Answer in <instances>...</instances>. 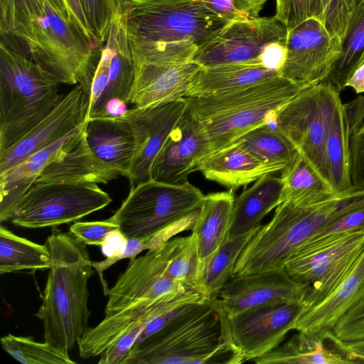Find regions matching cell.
I'll return each instance as SVG.
<instances>
[{
    "label": "cell",
    "mask_w": 364,
    "mask_h": 364,
    "mask_svg": "<svg viewBox=\"0 0 364 364\" xmlns=\"http://www.w3.org/2000/svg\"><path fill=\"white\" fill-rule=\"evenodd\" d=\"M319 8L320 0H276L274 17L289 30L309 18H317Z\"/></svg>",
    "instance_id": "obj_44"
},
{
    "label": "cell",
    "mask_w": 364,
    "mask_h": 364,
    "mask_svg": "<svg viewBox=\"0 0 364 364\" xmlns=\"http://www.w3.org/2000/svg\"><path fill=\"white\" fill-rule=\"evenodd\" d=\"M50 252L48 246L19 237L0 226V274L24 269H50Z\"/></svg>",
    "instance_id": "obj_37"
},
{
    "label": "cell",
    "mask_w": 364,
    "mask_h": 364,
    "mask_svg": "<svg viewBox=\"0 0 364 364\" xmlns=\"http://www.w3.org/2000/svg\"><path fill=\"white\" fill-rule=\"evenodd\" d=\"M284 168L281 166L263 162L239 141L213 153L198 166V171L207 180L233 192L263 176L274 174Z\"/></svg>",
    "instance_id": "obj_24"
},
{
    "label": "cell",
    "mask_w": 364,
    "mask_h": 364,
    "mask_svg": "<svg viewBox=\"0 0 364 364\" xmlns=\"http://www.w3.org/2000/svg\"><path fill=\"white\" fill-rule=\"evenodd\" d=\"M343 342L364 339V301L346 314L332 330Z\"/></svg>",
    "instance_id": "obj_47"
},
{
    "label": "cell",
    "mask_w": 364,
    "mask_h": 364,
    "mask_svg": "<svg viewBox=\"0 0 364 364\" xmlns=\"http://www.w3.org/2000/svg\"><path fill=\"white\" fill-rule=\"evenodd\" d=\"M279 76L277 70L259 61L201 67L194 75L186 97L221 95Z\"/></svg>",
    "instance_id": "obj_26"
},
{
    "label": "cell",
    "mask_w": 364,
    "mask_h": 364,
    "mask_svg": "<svg viewBox=\"0 0 364 364\" xmlns=\"http://www.w3.org/2000/svg\"><path fill=\"white\" fill-rule=\"evenodd\" d=\"M89 96L77 85L27 134L0 152V174L65 137L88 119Z\"/></svg>",
    "instance_id": "obj_18"
},
{
    "label": "cell",
    "mask_w": 364,
    "mask_h": 364,
    "mask_svg": "<svg viewBox=\"0 0 364 364\" xmlns=\"http://www.w3.org/2000/svg\"><path fill=\"white\" fill-rule=\"evenodd\" d=\"M364 250V230L304 243L287 259L284 270L304 289L302 310L325 299L341 282Z\"/></svg>",
    "instance_id": "obj_9"
},
{
    "label": "cell",
    "mask_w": 364,
    "mask_h": 364,
    "mask_svg": "<svg viewBox=\"0 0 364 364\" xmlns=\"http://www.w3.org/2000/svg\"><path fill=\"white\" fill-rule=\"evenodd\" d=\"M127 102L118 97L109 99L105 103L102 112L97 117L119 118L127 112Z\"/></svg>",
    "instance_id": "obj_50"
},
{
    "label": "cell",
    "mask_w": 364,
    "mask_h": 364,
    "mask_svg": "<svg viewBox=\"0 0 364 364\" xmlns=\"http://www.w3.org/2000/svg\"><path fill=\"white\" fill-rule=\"evenodd\" d=\"M338 93L325 82L308 85L277 112L274 122L331 188L326 141L331 110Z\"/></svg>",
    "instance_id": "obj_10"
},
{
    "label": "cell",
    "mask_w": 364,
    "mask_h": 364,
    "mask_svg": "<svg viewBox=\"0 0 364 364\" xmlns=\"http://www.w3.org/2000/svg\"><path fill=\"white\" fill-rule=\"evenodd\" d=\"M205 300L197 291L188 290L158 301H139L106 315L99 324L89 328L79 341V355L84 359L100 355L118 338L141 323L152 321L181 306Z\"/></svg>",
    "instance_id": "obj_19"
},
{
    "label": "cell",
    "mask_w": 364,
    "mask_h": 364,
    "mask_svg": "<svg viewBox=\"0 0 364 364\" xmlns=\"http://www.w3.org/2000/svg\"><path fill=\"white\" fill-rule=\"evenodd\" d=\"M213 301L178 315L132 350L122 364H239Z\"/></svg>",
    "instance_id": "obj_4"
},
{
    "label": "cell",
    "mask_w": 364,
    "mask_h": 364,
    "mask_svg": "<svg viewBox=\"0 0 364 364\" xmlns=\"http://www.w3.org/2000/svg\"><path fill=\"white\" fill-rule=\"evenodd\" d=\"M205 6L229 22L253 20L259 17L268 0H203Z\"/></svg>",
    "instance_id": "obj_43"
},
{
    "label": "cell",
    "mask_w": 364,
    "mask_h": 364,
    "mask_svg": "<svg viewBox=\"0 0 364 364\" xmlns=\"http://www.w3.org/2000/svg\"><path fill=\"white\" fill-rule=\"evenodd\" d=\"M187 109L184 98L151 107H133L122 117L130 125L134 137L133 155L125 175L132 187L150 179L155 158Z\"/></svg>",
    "instance_id": "obj_16"
},
{
    "label": "cell",
    "mask_w": 364,
    "mask_h": 364,
    "mask_svg": "<svg viewBox=\"0 0 364 364\" xmlns=\"http://www.w3.org/2000/svg\"><path fill=\"white\" fill-rule=\"evenodd\" d=\"M346 0H320L318 18L328 31L343 39L351 15Z\"/></svg>",
    "instance_id": "obj_45"
},
{
    "label": "cell",
    "mask_w": 364,
    "mask_h": 364,
    "mask_svg": "<svg viewBox=\"0 0 364 364\" xmlns=\"http://www.w3.org/2000/svg\"><path fill=\"white\" fill-rule=\"evenodd\" d=\"M78 127L57 142L31 154L21 163L0 174L1 223L11 220L14 207L18 200L55 158Z\"/></svg>",
    "instance_id": "obj_30"
},
{
    "label": "cell",
    "mask_w": 364,
    "mask_h": 364,
    "mask_svg": "<svg viewBox=\"0 0 364 364\" xmlns=\"http://www.w3.org/2000/svg\"><path fill=\"white\" fill-rule=\"evenodd\" d=\"M303 287L284 269L232 277L220 291L216 306L227 318L262 305L301 301Z\"/></svg>",
    "instance_id": "obj_20"
},
{
    "label": "cell",
    "mask_w": 364,
    "mask_h": 364,
    "mask_svg": "<svg viewBox=\"0 0 364 364\" xmlns=\"http://www.w3.org/2000/svg\"><path fill=\"white\" fill-rule=\"evenodd\" d=\"M360 2H364V0H358V4Z\"/></svg>",
    "instance_id": "obj_54"
},
{
    "label": "cell",
    "mask_w": 364,
    "mask_h": 364,
    "mask_svg": "<svg viewBox=\"0 0 364 364\" xmlns=\"http://www.w3.org/2000/svg\"><path fill=\"white\" fill-rule=\"evenodd\" d=\"M104 43L110 53L109 83L102 98L89 112L88 119L97 117L102 112L105 103L110 98L118 97L127 102L133 84L134 62L124 23L120 14L113 21Z\"/></svg>",
    "instance_id": "obj_31"
},
{
    "label": "cell",
    "mask_w": 364,
    "mask_h": 364,
    "mask_svg": "<svg viewBox=\"0 0 364 364\" xmlns=\"http://www.w3.org/2000/svg\"><path fill=\"white\" fill-rule=\"evenodd\" d=\"M116 230H119V226L110 218L100 221L76 222L70 228V233L80 242L87 245L100 247Z\"/></svg>",
    "instance_id": "obj_46"
},
{
    "label": "cell",
    "mask_w": 364,
    "mask_h": 364,
    "mask_svg": "<svg viewBox=\"0 0 364 364\" xmlns=\"http://www.w3.org/2000/svg\"><path fill=\"white\" fill-rule=\"evenodd\" d=\"M317 333L298 331L286 343L253 360L257 364L353 363L340 350L332 331Z\"/></svg>",
    "instance_id": "obj_27"
},
{
    "label": "cell",
    "mask_w": 364,
    "mask_h": 364,
    "mask_svg": "<svg viewBox=\"0 0 364 364\" xmlns=\"http://www.w3.org/2000/svg\"><path fill=\"white\" fill-rule=\"evenodd\" d=\"M334 341L353 363H364V339L352 342H343L334 336Z\"/></svg>",
    "instance_id": "obj_49"
},
{
    "label": "cell",
    "mask_w": 364,
    "mask_h": 364,
    "mask_svg": "<svg viewBox=\"0 0 364 364\" xmlns=\"http://www.w3.org/2000/svg\"><path fill=\"white\" fill-rule=\"evenodd\" d=\"M3 349L23 364H73L68 351L55 348L47 342L36 341L31 336L8 334L1 337Z\"/></svg>",
    "instance_id": "obj_40"
},
{
    "label": "cell",
    "mask_w": 364,
    "mask_h": 364,
    "mask_svg": "<svg viewBox=\"0 0 364 364\" xmlns=\"http://www.w3.org/2000/svg\"><path fill=\"white\" fill-rule=\"evenodd\" d=\"M346 87H350L360 94L364 93V63L360 66L346 84Z\"/></svg>",
    "instance_id": "obj_52"
},
{
    "label": "cell",
    "mask_w": 364,
    "mask_h": 364,
    "mask_svg": "<svg viewBox=\"0 0 364 364\" xmlns=\"http://www.w3.org/2000/svg\"><path fill=\"white\" fill-rule=\"evenodd\" d=\"M112 202L95 183H33L18 200L11 222L26 228L77 221Z\"/></svg>",
    "instance_id": "obj_11"
},
{
    "label": "cell",
    "mask_w": 364,
    "mask_h": 364,
    "mask_svg": "<svg viewBox=\"0 0 364 364\" xmlns=\"http://www.w3.org/2000/svg\"><path fill=\"white\" fill-rule=\"evenodd\" d=\"M204 196L189 181L171 184L150 178L132 187L110 218L127 238L153 240L159 247L192 229Z\"/></svg>",
    "instance_id": "obj_7"
},
{
    "label": "cell",
    "mask_w": 364,
    "mask_h": 364,
    "mask_svg": "<svg viewBox=\"0 0 364 364\" xmlns=\"http://www.w3.org/2000/svg\"><path fill=\"white\" fill-rule=\"evenodd\" d=\"M120 15L134 63L192 61L230 23L203 0H122Z\"/></svg>",
    "instance_id": "obj_1"
},
{
    "label": "cell",
    "mask_w": 364,
    "mask_h": 364,
    "mask_svg": "<svg viewBox=\"0 0 364 364\" xmlns=\"http://www.w3.org/2000/svg\"><path fill=\"white\" fill-rule=\"evenodd\" d=\"M261 226V225H260ZM260 226L229 240L206 262L198 282V292L206 300L213 301L232 276L243 249Z\"/></svg>",
    "instance_id": "obj_35"
},
{
    "label": "cell",
    "mask_w": 364,
    "mask_h": 364,
    "mask_svg": "<svg viewBox=\"0 0 364 364\" xmlns=\"http://www.w3.org/2000/svg\"><path fill=\"white\" fill-rule=\"evenodd\" d=\"M193 290L173 280L169 273L166 242L130 260L126 270L109 289L105 315L118 311L139 301H158L168 295Z\"/></svg>",
    "instance_id": "obj_14"
},
{
    "label": "cell",
    "mask_w": 364,
    "mask_h": 364,
    "mask_svg": "<svg viewBox=\"0 0 364 364\" xmlns=\"http://www.w3.org/2000/svg\"><path fill=\"white\" fill-rule=\"evenodd\" d=\"M212 154L210 139L188 108L168 135L155 158L150 178L171 184L188 182L201 161Z\"/></svg>",
    "instance_id": "obj_17"
},
{
    "label": "cell",
    "mask_w": 364,
    "mask_h": 364,
    "mask_svg": "<svg viewBox=\"0 0 364 364\" xmlns=\"http://www.w3.org/2000/svg\"><path fill=\"white\" fill-rule=\"evenodd\" d=\"M42 13V0H0L1 42L26 55L33 23Z\"/></svg>",
    "instance_id": "obj_34"
},
{
    "label": "cell",
    "mask_w": 364,
    "mask_h": 364,
    "mask_svg": "<svg viewBox=\"0 0 364 364\" xmlns=\"http://www.w3.org/2000/svg\"><path fill=\"white\" fill-rule=\"evenodd\" d=\"M85 136L93 153L125 176L134 151V137L129 123L122 117L89 118Z\"/></svg>",
    "instance_id": "obj_28"
},
{
    "label": "cell",
    "mask_w": 364,
    "mask_h": 364,
    "mask_svg": "<svg viewBox=\"0 0 364 364\" xmlns=\"http://www.w3.org/2000/svg\"><path fill=\"white\" fill-rule=\"evenodd\" d=\"M287 28L273 17L230 23L214 40L200 48L192 61L201 67L262 62L266 49L286 43Z\"/></svg>",
    "instance_id": "obj_15"
},
{
    "label": "cell",
    "mask_w": 364,
    "mask_h": 364,
    "mask_svg": "<svg viewBox=\"0 0 364 364\" xmlns=\"http://www.w3.org/2000/svg\"><path fill=\"white\" fill-rule=\"evenodd\" d=\"M235 199V192L229 190L210 193L203 199L191 229L198 245L200 274L206 262L230 238Z\"/></svg>",
    "instance_id": "obj_25"
},
{
    "label": "cell",
    "mask_w": 364,
    "mask_h": 364,
    "mask_svg": "<svg viewBox=\"0 0 364 364\" xmlns=\"http://www.w3.org/2000/svg\"><path fill=\"white\" fill-rule=\"evenodd\" d=\"M306 86L279 76L230 92L185 99L203 127L213 154L274 122L277 112Z\"/></svg>",
    "instance_id": "obj_3"
},
{
    "label": "cell",
    "mask_w": 364,
    "mask_h": 364,
    "mask_svg": "<svg viewBox=\"0 0 364 364\" xmlns=\"http://www.w3.org/2000/svg\"><path fill=\"white\" fill-rule=\"evenodd\" d=\"M45 244L51 265L36 316L43 321L45 341L69 351L89 328L87 282L93 267L85 244L71 233L53 227Z\"/></svg>",
    "instance_id": "obj_2"
},
{
    "label": "cell",
    "mask_w": 364,
    "mask_h": 364,
    "mask_svg": "<svg viewBox=\"0 0 364 364\" xmlns=\"http://www.w3.org/2000/svg\"><path fill=\"white\" fill-rule=\"evenodd\" d=\"M364 63V2L353 9L341 41V53L324 81L340 92L355 70Z\"/></svg>",
    "instance_id": "obj_36"
},
{
    "label": "cell",
    "mask_w": 364,
    "mask_h": 364,
    "mask_svg": "<svg viewBox=\"0 0 364 364\" xmlns=\"http://www.w3.org/2000/svg\"><path fill=\"white\" fill-rule=\"evenodd\" d=\"M127 237L119 230L113 231L107 237L105 243L101 246L103 254L107 257L117 253L122 248Z\"/></svg>",
    "instance_id": "obj_51"
},
{
    "label": "cell",
    "mask_w": 364,
    "mask_h": 364,
    "mask_svg": "<svg viewBox=\"0 0 364 364\" xmlns=\"http://www.w3.org/2000/svg\"><path fill=\"white\" fill-rule=\"evenodd\" d=\"M349 142L351 193L364 192V95L344 104Z\"/></svg>",
    "instance_id": "obj_39"
},
{
    "label": "cell",
    "mask_w": 364,
    "mask_h": 364,
    "mask_svg": "<svg viewBox=\"0 0 364 364\" xmlns=\"http://www.w3.org/2000/svg\"><path fill=\"white\" fill-rule=\"evenodd\" d=\"M237 141L263 162L284 168L299 155L289 139L274 124L261 125Z\"/></svg>",
    "instance_id": "obj_38"
},
{
    "label": "cell",
    "mask_w": 364,
    "mask_h": 364,
    "mask_svg": "<svg viewBox=\"0 0 364 364\" xmlns=\"http://www.w3.org/2000/svg\"><path fill=\"white\" fill-rule=\"evenodd\" d=\"M326 153L331 186L333 193L346 196L351 193L350 179V154L348 125L340 93L334 100L331 110Z\"/></svg>",
    "instance_id": "obj_32"
},
{
    "label": "cell",
    "mask_w": 364,
    "mask_h": 364,
    "mask_svg": "<svg viewBox=\"0 0 364 364\" xmlns=\"http://www.w3.org/2000/svg\"><path fill=\"white\" fill-rule=\"evenodd\" d=\"M63 2L73 27L88 44L96 49L100 44L88 23L80 0H63Z\"/></svg>",
    "instance_id": "obj_48"
},
{
    "label": "cell",
    "mask_w": 364,
    "mask_h": 364,
    "mask_svg": "<svg viewBox=\"0 0 364 364\" xmlns=\"http://www.w3.org/2000/svg\"><path fill=\"white\" fill-rule=\"evenodd\" d=\"M43 13L33 26L26 55L53 74L61 84L78 83L90 96L99 50L69 21L63 0H42Z\"/></svg>",
    "instance_id": "obj_8"
},
{
    "label": "cell",
    "mask_w": 364,
    "mask_h": 364,
    "mask_svg": "<svg viewBox=\"0 0 364 364\" xmlns=\"http://www.w3.org/2000/svg\"><path fill=\"white\" fill-rule=\"evenodd\" d=\"M282 181L273 174L262 176L235 199L230 237L260 226L262 219L281 203Z\"/></svg>",
    "instance_id": "obj_29"
},
{
    "label": "cell",
    "mask_w": 364,
    "mask_h": 364,
    "mask_svg": "<svg viewBox=\"0 0 364 364\" xmlns=\"http://www.w3.org/2000/svg\"><path fill=\"white\" fill-rule=\"evenodd\" d=\"M302 307L301 301L276 302L229 318L217 309L226 340L245 362L253 361L277 348L294 330Z\"/></svg>",
    "instance_id": "obj_12"
},
{
    "label": "cell",
    "mask_w": 364,
    "mask_h": 364,
    "mask_svg": "<svg viewBox=\"0 0 364 364\" xmlns=\"http://www.w3.org/2000/svg\"><path fill=\"white\" fill-rule=\"evenodd\" d=\"M350 10L352 11L354 7L358 4V0H346Z\"/></svg>",
    "instance_id": "obj_53"
},
{
    "label": "cell",
    "mask_w": 364,
    "mask_h": 364,
    "mask_svg": "<svg viewBox=\"0 0 364 364\" xmlns=\"http://www.w3.org/2000/svg\"><path fill=\"white\" fill-rule=\"evenodd\" d=\"M364 301V250L337 287L317 305L301 311L294 330L308 333L332 331L348 311Z\"/></svg>",
    "instance_id": "obj_23"
},
{
    "label": "cell",
    "mask_w": 364,
    "mask_h": 364,
    "mask_svg": "<svg viewBox=\"0 0 364 364\" xmlns=\"http://www.w3.org/2000/svg\"><path fill=\"white\" fill-rule=\"evenodd\" d=\"M361 192L336 196L314 204L279 203L272 220L247 242L232 276L284 269L289 257L323 227L343 213Z\"/></svg>",
    "instance_id": "obj_5"
},
{
    "label": "cell",
    "mask_w": 364,
    "mask_h": 364,
    "mask_svg": "<svg viewBox=\"0 0 364 364\" xmlns=\"http://www.w3.org/2000/svg\"><path fill=\"white\" fill-rule=\"evenodd\" d=\"M134 77L127 103L146 108L184 99L201 66L190 61L179 64L134 63Z\"/></svg>",
    "instance_id": "obj_21"
},
{
    "label": "cell",
    "mask_w": 364,
    "mask_h": 364,
    "mask_svg": "<svg viewBox=\"0 0 364 364\" xmlns=\"http://www.w3.org/2000/svg\"><path fill=\"white\" fill-rule=\"evenodd\" d=\"M86 18L100 46L106 41L110 27L119 14L122 0H80Z\"/></svg>",
    "instance_id": "obj_41"
},
{
    "label": "cell",
    "mask_w": 364,
    "mask_h": 364,
    "mask_svg": "<svg viewBox=\"0 0 364 364\" xmlns=\"http://www.w3.org/2000/svg\"><path fill=\"white\" fill-rule=\"evenodd\" d=\"M281 172L282 202L309 205L337 196L299 154Z\"/></svg>",
    "instance_id": "obj_33"
},
{
    "label": "cell",
    "mask_w": 364,
    "mask_h": 364,
    "mask_svg": "<svg viewBox=\"0 0 364 364\" xmlns=\"http://www.w3.org/2000/svg\"><path fill=\"white\" fill-rule=\"evenodd\" d=\"M364 230V193L354 199L340 216L323 227L305 243L315 242L343 233Z\"/></svg>",
    "instance_id": "obj_42"
},
{
    "label": "cell",
    "mask_w": 364,
    "mask_h": 364,
    "mask_svg": "<svg viewBox=\"0 0 364 364\" xmlns=\"http://www.w3.org/2000/svg\"><path fill=\"white\" fill-rule=\"evenodd\" d=\"M86 122L80 125L34 183H104L122 176V172L99 159L85 136Z\"/></svg>",
    "instance_id": "obj_22"
},
{
    "label": "cell",
    "mask_w": 364,
    "mask_h": 364,
    "mask_svg": "<svg viewBox=\"0 0 364 364\" xmlns=\"http://www.w3.org/2000/svg\"><path fill=\"white\" fill-rule=\"evenodd\" d=\"M60 82L28 56L0 42V152L49 114L65 95Z\"/></svg>",
    "instance_id": "obj_6"
},
{
    "label": "cell",
    "mask_w": 364,
    "mask_h": 364,
    "mask_svg": "<svg viewBox=\"0 0 364 364\" xmlns=\"http://www.w3.org/2000/svg\"><path fill=\"white\" fill-rule=\"evenodd\" d=\"M280 76L306 85L324 82L341 53V40L316 17L287 30Z\"/></svg>",
    "instance_id": "obj_13"
}]
</instances>
